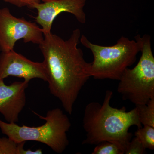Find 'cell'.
<instances>
[{"label": "cell", "instance_id": "obj_1", "mask_svg": "<svg viewBox=\"0 0 154 154\" xmlns=\"http://www.w3.org/2000/svg\"><path fill=\"white\" fill-rule=\"evenodd\" d=\"M81 32L77 28L64 40L56 34H44L39 48L44 57L48 88L51 94L60 101L70 115L82 88L91 78V63L85 60L78 47Z\"/></svg>", "mask_w": 154, "mask_h": 154}, {"label": "cell", "instance_id": "obj_2", "mask_svg": "<svg viewBox=\"0 0 154 154\" xmlns=\"http://www.w3.org/2000/svg\"><path fill=\"white\" fill-rule=\"evenodd\" d=\"M113 92L107 90L102 104L97 102L86 105L83 118V126L86 138L82 144L97 145L108 141L117 145L124 152L131 140L132 134L128 130L136 125L142 127L137 109L127 111L125 107L120 109L110 106Z\"/></svg>", "mask_w": 154, "mask_h": 154}, {"label": "cell", "instance_id": "obj_3", "mask_svg": "<svg viewBox=\"0 0 154 154\" xmlns=\"http://www.w3.org/2000/svg\"><path fill=\"white\" fill-rule=\"evenodd\" d=\"M33 112L45 123L38 127L20 126L0 119L2 133L17 142L35 141L48 146L57 153H63L69 144L67 132L71 126L67 116L59 108L48 110L46 116Z\"/></svg>", "mask_w": 154, "mask_h": 154}, {"label": "cell", "instance_id": "obj_4", "mask_svg": "<svg viewBox=\"0 0 154 154\" xmlns=\"http://www.w3.org/2000/svg\"><path fill=\"white\" fill-rule=\"evenodd\" d=\"M80 42L90 50L94 57L89 73L96 79L118 80L125 69L134 63L140 52L137 41L122 36L116 44L103 46L91 42L85 35H81Z\"/></svg>", "mask_w": 154, "mask_h": 154}, {"label": "cell", "instance_id": "obj_5", "mask_svg": "<svg viewBox=\"0 0 154 154\" xmlns=\"http://www.w3.org/2000/svg\"><path fill=\"white\" fill-rule=\"evenodd\" d=\"M140 45L141 55L136 66L125 69L122 73L117 91L125 100L135 106L145 105L154 98V57L150 36H135Z\"/></svg>", "mask_w": 154, "mask_h": 154}, {"label": "cell", "instance_id": "obj_6", "mask_svg": "<svg viewBox=\"0 0 154 154\" xmlns=\"http://www.w3.org/2000/svg\"><path fill=\"white\" fill-rule=\"evenodd\" d=\"M22 39L25 43L39 45L44 34L36 22L14 17L8 8L0 9V51L14 50L16 42Z\"/></svg>", "mask_w": 154, "mask_h": 154}, {"label": "cell", "instance_id": "obj_7", "mask_svg": "<svg viewBox=\"0 0 154 154\" xmlns=\"http://www.w3.org/2000/svg\"><path fill=\"white\" fill-rule=\"evenodd\" d=\"M87 0H42V3L31 5L29 8L37 10L35 17L36 22L41 26L43 34L51 32L54 19L61 13H70L75 16L77 21L82 24L86 22V15L84 11Z\"/></svg>", "mask_w": 154, "mask_h": 154}, {"label": "cell", "instance_id": "obj_8", "mask_svg": "<svg viewBox=\"0 0 154 154\" xmlns=\"http://www.w3.org/2000/svg\"><path fill=\"white\" fill-rule=\"evenodd\" d=\"M9 76L23 78L29 82L33 79L48 81L43 62L32 61L14 50L0 54V80Z\"/></svg>", "mask_w": 154, "mask_h": 154}, {"label": "cell", "instance_id": "obj_9", "mask_svg": "<svg viewBox=\"0 0 154 154\" xmlns=\"http://www.w3.org/2000/svg\"><path fill=\"white\" fill-rule=\"evenodd\" d=\"M29 81L16 82L7 85L0 80V113L7 122L17 123L19 115L26 105L25 90Z\"/></svg>", "mask_w": 154, "mask_h": 154}, {"label": "cell", "instance_id": "obj_10", "mask_svg": "<svg viewBox=\"0 0 154 154\" xmlns=\"http://www.w3.org/2000/svg\"><path fill=\"white\" fill-rule=\"evenodd\" d=\"M26 142L18 143L8 137H0V154H41L42 150H25Z\"/></svg>", "mask_w": 154, "mask_h": 154}, {"label": "cell", "instance_id": "obj_11", "mask_svg": "<svg viewBox=\"0 0 154 154\" xmlns=\"http://www.w3.org/2000/svg\"><path fill=\"white\" fill-rule=\"evenodd\" d=\"M135 107L141 124L154 127V98L145 105Z\"/></svg>", "mask_w": 154, "mask_h": 154}, {"label": "cell", "instance_id": "obj_12", "mask_svg": "<svg viewBox=\"0 0 154 154\" xmlns=\"http://www.w3.org/2000/svg\"><path fill=\"white\" fill-rule=\"evenodd\" d=\"M135 136L137 138L144 147L146 149H154V127L147 125H143V127L138 128L135 132Z\"/></svg>", "mask_w": 154, "mask_h": 154}, {"label": "cell", "instance_id": "obj_13", "mask_svg": "<svg viewBox=\"0 0 154 154\" xmlns=\"http://www.w3.org/2000/svg\"><path fill=\"white\" fill-rule=\"evenodd\" d=\"M92 154H123L124 152L113 143L104 141L96 145Z\"/></svg>", "mask_w": 154, "mask_h": 154}, {"label": "cell", "instance_id": "obj_14", "mask_svg": "<svg viewBox=\"0 0 154 154\" xmlns=\"http://www.w3.org/2000/svg\"><path fill=\"white\" fill-rule=\"evenodd\" d=\"M146 150L140 141L135 137L130 141L124 154H143L146 153Z\"/></svg>", "mask_w": 154, "mask_h": 154}, {"label": "cell", "instance_id": "obj_15", "mask_svg": "<svg viewBox=\"0 0 154 154\" xmlns=\"http://www.w3.org/2000/svg\"><path fill=\"white\" fill-rule=\"evenodd\" d=\"M3 1L20 8L25 6H27L29 8L30 6L33 4L40 3L41 0H3Z\"/></svg>", "mask_w": 154, "mask_h": 154}]
</instances>
